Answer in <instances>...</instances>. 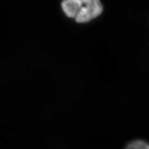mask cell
<instances>
[{"label":"cell","instance_id":"1","mask_svg":"<svg viewBox=\"0 0 149 149\" xmlns=\"http://www.w3.org/2000/svg\"><path fill=\"white\" fill-rule=\"evenodd\" d=\"M61 8L68 17L79 23L97 17L103 10L100 0H64Z\"/></svg>","mask_w":149,"mask_h":149},{"label":"cell","instance_id":"2","mask_svg":"<svg viewBox=\"0 0 149 149\" xmlns=\"http://www.w3.org/2000/svg\"><path fill=\"white\" fill-rule=\"evenodd\" d=\"M125 149H149V144L143 140H135L127 145Z\"/></svg>","mask_w":149,"mask_h":149}]
</instances>
